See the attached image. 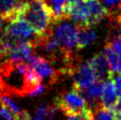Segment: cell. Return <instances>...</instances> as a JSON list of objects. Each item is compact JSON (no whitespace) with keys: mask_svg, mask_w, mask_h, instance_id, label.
Here are the masks:
<instances>
[{"mask_svg":"<svg viewBox=\"0 0 121 120\" xmlns=\"http://www.w3.org/2000/svg\"><path fill=\"white\" fill-rule=\"evenodd\" d=\"M20 19L27 21L37 37L46 35L52 30V25L55 24L52 11L44 0L27 2Z\"/></svg>","mask_w":121,"mask_h":120,"instance_id":"cell-1","label":"cell"},{"mask_svg":"<svg viewBox=\"0 0 121 120\" xmlns=\"http://www.w3.org/2000/svg\"><path fill=\"white\" fill-rule=\"evenodd\" d=\"M54 104L65 115H72L88 108L87 102L76 90L65 91L55 98Z\"/></svg>","mask_w":121,"mask_h":120,"instance_id":"cell-2","label":"cell"},{"mask_svg":"<svg viewBox=\"0 0 121 120\" xmlns=\"http://www.w3.org/2000/svg\"><path fill=\"white\" fill-rule=\"evenodd\" d=\"M26 62L36 71V73L41 77V79L48 80V83L50 85H53L62 75L59 69L54 68L53 64L43 56L33 54L27 59Z\"/></svg>","mask_w":121,"mask_h":120,"instance_id":"cell-3","label":"cell"},{"mask_svg":"<svg viewBox=\"0 0 121 120\" xmlns=\"http://www.w3.org/2000/svg\"><path fill=\"white\" fill-rule=\"evenodd\" d=\"M79 28L73 23L60 22L56 27V34L61 47L68 53H72L77 48V40H78Z\"/></svg>","mask_w":121,"mask_h":120,"instance_id":"cell-4","label":"cell"},{"mask_svg":"<svg viewBox=\"0 0 121 120\" xmlns=\"http://www.w3.org/2000/svg\"><path fill=\"white\" fill-rule=\"evenodd\" d=\"M65 19L71 18L78 28H90V13L84 0L67 2L64 8Z\"/></svg>","mask_w":121,"mask_h":120,"instance_id":"cell-5","label":"cell"},{"mask_svg":"<svg viewBox=\"0 0 121 120\" xmlns=\"http://www.w3.org/2000/svg\"><path fill=\"white\" fill-rule=\"evenodd\" d=\"M26 3L21 0H0V16L6 21L20 19Z\"/></svg>","mask_w":121,"mask_h":120,"instance_id":"cell-6","label":"cell"},{"mask_svg":"<svg viewBox=\"0 0 121 120\" xmlns=\"http://www.w3.org/2000/svg\"><path fill=\"white\" fill-rule=\"evenodd\" d=\"M89 63L91 65L98 81L106 82L108 80H112L113 74L111 73L109 64H108V61L104 55L101 54L95 55L89 60Z\"/></svg>","mask_w":121,"mask_h":120,"instance_id":"cell-7","label":"cell"},{"mask_svg":"<svg viewBox=\"0 0 121 120\" xmlns=\"http://www.w3.org/2000/svg\"><path fill=\"white\" fill-rule=\"evenodd\" d=\"M4 33L19 38V39L26 40V38H29L33 35L34 31L27 21H25L24 19H16L11 21L7 25L4 30Z\"/></svg>","mask_w":121,"mask_h":120,"instance_id":"cell-8","label":"cell"},{"mask_svg":"<svg viewBox=\"0 0 121 120\" xmlns=\"http://www.w3.org/2000/svg\"><path fill=\"white\" fill-rule=\"evenodd\" d=\"M118 100V95L117 91L114 86V83L112 80H108L103 84V92L101 95V100H100V105L108 109H111L114 111V108L116 106Z\"/></svg>","mask_w":121,"mask_h":120,"instance_id":"cell-9","label":"cell"},{"mask_svg":"<svg viewBox=\"0 0 121 120\" xmlns=\"http://www.w3.org/2000/svg\"><path fill=\"white\" fill-rule=\"evenodd\" d=\"M90 13V26L98 24L108 15L106 8L102 5L100 0H84Z\"/></svg>","mask_w":121,"mask_h":120,"instance_id":"cell-10","label":"cell"},{"mask_svg":"<svg viewBox=\"0 0 121 120\" xmlns=\"http://www.w3.org/2000/svg\"><path fill=\"white\" fill-rule=\"evenodd\" d=\"M34 49H35V47H34L33 41L26 40L9 54V60L26 62L27 59L31 56V55H33Z\"/></svg>","mask_w":121,"mask_h":120,"instance_id":"cell-11","label":"cell"},{"mask_svg":"<svg viewBox=\"0 0 121 120\" xmlns=\"http://www.w3.org/2000/svg\"><path fill=\"white\" fill-rule=\"evenodd\" d=\"M96 39V33L90 28H79L77 49H83L90 45Z\"/></svg>","mask_w":121,"mask_h":120,"instance_id":"cell-12","label":"cell"},{"mask_svg":"<svg viewBox=\"0 0 121 120\" xmlns=\"http://www.w3.org/2000/svg\"><path fill=\"white\" fill-rule=\"evenodd\" d=\"M100 2L106 8L109 16H115V19H117L121 15V0H101Z\"/></svg>","mask_w":121,"mask_h":120,"instance_id":"cell-13","label":"cell"},{"mask_svg":"<svg viewBox=\"0 0 121 120\" xmlns=\"http://www.w3.org/2000/svg\"><path fill=\"white\" fill-rule=\"evenodd\" d=\"M95 120H114V111L97 104L93 113Z\"/></svg>","mask_w":121,"mask_h":120,"instance_id":"cell-14","label":"cell"},{"mask_svg":"<svg viewBox=\"0 0 121 120\" xmlns=\"http://www.w3.org/2000/svg\"><path fill=\"white\" fill-rule=\"evenodd\" d=\"M0 102H1V105H4L8 109H10L16 116L22 110V109H20V107L15 103V101L7 93H0Z\"/></svg>","mask_w":121,"mask_h":120,"instance_id":"cell-15","label":"cell"},{"mask_svg":"<svg viewBox=\"0 0 121 120\" xmlns=\"http://www.w3.org/2000/svg\"><path fill=\"white\" fill-rule=\"evenodd\" d=\"M92 113H93V111L88 107V108H86L85 110L81 111V112L72 114V115H68L67 120H89Z\"/></svg>","mask_w":121,"mask_h":120,"instance_id":"cell-16","label":"cell"},{"mask_svg":"<svg viewBox=\"0 0 121 120\" xmlns=\"http://www.w3.org/2000/svg\"><path fill=\"white\" fill-rule=\"evenodd\" d=\"M106 45L109 46L116 54H121V34L113 37V39L110 42H108Z\"/></svg>","mask_w":121,"mask_h":120,"instance_id":"cell-17","label":"cell"},{"mask_svg":"<svg viewBox=\"0 0 121 120\" xmlns=\"http://www.w3.org/2000/svg\"><path fill=\"white\" fill-rule=\"evenodd\" d=\"M0 114L4 120H17V116L12 112L10 109H8L7 107H5L4 105L1 106V109H0Z\"/></svg>","mask_w":121,"mask_h":120,"instance_id":"cell-18","label":"cell"},{"mask_svg":"<svg viewBox=\"0 0 121 120\" xmlns=\"http://www.w3.org/2000/svg\"><path fill=\"white\" fill-rule=\"evenodd\" d=\"M48 107L49 105H41L40 107H38L37 110L35 111V117L41 118V119H45V116L47 114V111H48Z\"/></svg>","mask_w":121,"mask_h":120,"instance_id":"cell-19","label":"cell"},{"mask_svg":"<svg viewBox=\"0 0 121 120\" xmlns=\"http://www.w3.org/2000/svg\"><path fill=\"white\" fill-rule=\"evenodd\" d=\"M45 89H46V87L44 86V85H42V84H40V85H38V86H36V87H34L31 91L29 92V94H28V96H30V97H34V96H38V95H40L41 93H43L45 91Z\"/></svg>","mask_w":121,"mask_h":120,"instance_id":"cell-20","label":"cell"},{"mask_svg":"<svg viewBox=\"0 0 121 120\" xmlns=\"http://www.w3.org/2000/svg\"><path fill=\"white\" fill-rule=\"evenodd\" d=\"M116 73L121 74V54H118V61H117V67H116Z\"/></svg>","mask_w":121,"mask_h":120,"instance_id":"cell-21","label":"cell"},{"mask_svg":"<svg viewBox=\"0 0 121 120\" xmlns=\"http://www.w3.org/2000/svg\"><path fill=\"white\" fill-rule=\"evenodd\" d=\"M114 120H121V110L114 111Z\"/></svg>","mask_w":121,"mask_h":120,"instance_id":"cell-22","label":"cell"},{"mask_svg":"<svg viewBox=\"0 0 121 120\" xmlns=\"http://www.w3.org/2000/svg\"><path fill=\"white\" fill-rule=\"evenodd\" d=\"M3 18H2V17L1 16H0V28H1V26H2V24H3Z\"/></svg>","mask_w":121,"mask_h":120,"instance_id":"cell-23","label":"cell"},{"mask_svg":"<svg viewBox=\"0 0 121 120\" xmlns=\"http://www.w3.org/2000/svg\"><path fill=\"white\" fill-rule=\"evenodd\" d=\"M67 2H78V1H81V0H65Z\"/></svg>","mask_w":121,"mask_h":120,"instance_id":"cell-24","label":"cell"},{"mask_svg":"<svg viewBox=\"0 0 121 120\" xmlns=\"http://www.w3.org/2000/svg\"><path fill=\"white\" fill-rule=\"evenodd\" d=\"M89 120H94V117H93V113H92V115H91V116H90Z\"/></svg>","mask_w":121,"mask_h":120,"instance_id":"cell-25","label":"cell"},{"mask_svg":"<svg viewBox=\"0 0 121 120\" xmlns=\"http://www.w3.org/2000/svg\"><path fill=\"white\" fill-rule=\"evenodd\" d=\"M33 120H44V119H41V118H38V117H35Z\"/></svg>","mask_w":121,"mask_h":120,"instance_id":"cell-26","label":"cell"},{"mask_svg":"<svg viewBox=\"0 0 121 120\" xmlns=\"http://www.w3.org/2000/svg\"><path fill=\"white\" fill-rule=\"evenodd\" d=\"M21 1H25V2H30V1H34V0H21Z\"/></svg>","mask_w":121,"mask_h":120,"instance_id":"cell-27","label":"cell"}]
</instances>
